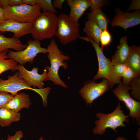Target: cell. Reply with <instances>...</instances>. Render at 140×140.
Instances as JSON below:
<instances>
[{"mask_svg": "<svg viewBox=\"0 0 140 140\" xmlns=\"http://www.w3.org/2000/svg\"><path fill=\"white\" fill-rule=\"evenodd\" d=\"M47 48V57L51 64L50 66H47L46 68L47 72V80L52 81L54 84L59 85L65 88L68 86L60 78L58 75V71L60 67H63L65 70L68 66L67 63L64 62L69 59V57L65 55L59 48L55 40L52 39Z\"/></svg>", "mask_w": 140, "mask_h": 140, "instance_id": "obj_1", "label": "cell"}, {"mask_svg": "<svg viewBox=\"0 0 140 140\" xmlns=\"http://www.w3.org/2000/svg\"><path fill=\"white\" fill-rule=\"evenodd\" d=\"M65 0H54L52 4L54 8L60 9H62V4Z\"/></svg>", "mask_w": 140, "mask_h": 140, "instance_id": "obj_32", "label": "cell"}, {"mask_svg": "<svg viewBox=\"0 0 140 140\" xmlns=\"http://www.w3.org/2000/svg\"><path fill=\"white\" fill-rule=\"evenodd\" d=\"M38 140H43V137H41Z\"/></svg>", "mask_w": 140, "mask_h": 140, "instance_id": "obj_39", "label": "cell"}, {"mask_svg": "<svg viewBox=\"0 0 140 140\" xmlns=\"http://www.w3.org/2000/svg\"><path fill=\"white\" fill-rule=\"evenodd\" d=\"M17 70L19 76L30 86L35 88L37 87L41 89L44 86V81L47 80V72L46 68L41 74L38 73V68L34 67L31 71L27 69L23 65H18Z\"/></svg>", "mask_w": 140, "mask_h": 140, "instance_id": "obj_11", "label": "cell"}, {"mask_svg": "<svg viewBox=\"0 0 140 140\" xmlns=\"http://www.w3.org/2000/svg\"><path fill=\"white\" fill-rule=\"evenodd\" d=\"M137 76L140 75H138L134 70L127 66L122 77V82L125 85L129 86V83L130 82Z\"/></svg>", "mask_w": 140, "mask_h": 140, "instance_id": "obj_25", "label": "cell"}, {"mask_svg": "<svg viewBox=\"0 0 140 140\" xmlns=\"http://www.w3.org/2000/svg\"><path fill=\"white\" fill-rule=\"evenodd\" d=\"M24 134L22 131L19 130L16 131L15 134L12 136H11L9 134L7 136V138L6 140H20L23 137ZM1 140H5L2 139Z\"/></svg>", "mask_w": 140, "mask_h": 140, "instance_id": "obj_30", "label": "cell"}, {"mask_svg": "<svg viewBox=\"0 0 140 140\" xmlns=\"http://www.w3.org/2000/svg\"><path fill=\"white\" fill-rule=\"evenodd\" d=\"M32 23H21L17 22L5 20L0 25V32H11L13 37L19 39L22 36L31 34Z\"/></svg>", "mask_w": 140, "mask_h": 140, "instance_id": "obj_13", "label": "cell"}, {"mask_svg": "<svg viewBox=\"0 0 140 140\" xmlns=\"http://www.w3.org/2000/svg\"><path fill=\"white\" fill-rule=\"evenodd\" d=\"M112 40L111 36L107 30V27L102 31L100 38L101 44V48L103 49L104 47L109 45Z\"/></svg>", "mask_w": 140, "mask_h": 140, "instance_id": "obj_26", "label": "cell"}, {"mask_svg": "<svg viewBox=\"0 0 140 140\" xmlns=\"http://www.w3.org/2000/svg\"><path fill=\"white\" fill-rule=\"evenodd\" d=\"M51 0H37V4L39 6L43 12H50L56 14L57 11L52 4Z\"/></svg>", "mask_w": 140, "mask_h": 140, "instance_id": "obj_24", "label": "cell"}, {"mask_svg": "<svg viewBox=\"0 0 140 140\" xmlns=\"http://www.w3.org/2000/svg\"><path fill=\"white\" fill-rule=\"evenodd\" d=\"M31 104L29 95L22 92L13 96L3 107L18 112L23 108L29 109Z\"/></svg>", "mask_w": 140, "mask_h": 140, "instance_id": "obj_15", "label": "cell"}, {"mask_svg": "<svg viewBox=\"0 0 140 140\" xmlns=\"http://www.w3.org/2000/svg\"><path fill=\"white\" fill-rule=\"evenodd\" d=\"M122 107L120 103L119 102L116 108L111 113L106 114L100 112L97 113L96 116L98 120L95 122V126L93 129V133L95 134L102 135L108 128H111L116 132V129L117 127H125L126 125L124 122H129V116L124 114L123 110L121 109Z\"/></svg>", "mask_w": 140, "mask_h": 140, "instance_id": "obj_2", "label": "cell"}, {"mask_svg": "<svg viewBox=\"0 0 140 140\" xmlns=\"http://www.w3.org/2000/svg\"><path fill=\"white\" fill-rule=\"evenodd\" d=\"M13 96L7 92L0 91V108L3 107Z\"/></svg>", "mask_w": 140, "mask_h": 140, "instance_id": "obj_29", "label": "cell"}, {"mask_svg": "<svg viewBox=\"0 0 140 140\" xmlns=\"http://www.w3.org/2000/svg\"><path fill=\"white\" fill-rule=\"evenodd\" d=\"M20 113L7 108H0V126L5 127L10 125L12 122L19 120Z\"/></svg>", "mask_w": 140, "mask_h": 140, "instance_id": "obj_18", "label": "cell"}, {"mask_svg": "<svg viewBox=\"0 0 140 140\" xmlns=\"http://www.w3.org/2000/svg\"><path fill=\"white\" fill-rule=\"evenodd\" d=\"M115 11L116 15L111 23L113 27L119 26L126 30L140 23V11L139 10L128 13L123 12L118 8H116Z\"/></svg>", "mask_w": 140, "mask_h": 140, "instance_id": "obj_12", "label": "cell"}, {"mask_svg": "<svg viewBox=\"0 0 140 140\" xmlns=\"http://www.w3.org/2000/svg\"><path fill=\"white\" fill-rule=\"evenodd\" d=\"M79 24L73 20L69 15L61 13L58 16L56 36L63 45L75 40L79 35Z\"/></svg>", "mask_w": 140, "mask_h": 140, "instance_id": "obj_7", "label": "cell"}, {"mask_svg": "<svg viewBox=\"0 0 140 140\" xmlns=\"http://www.w3.org/2000/svg\"><path fill=\"white\" fill-rule=\"evenodd\" d=\"M9 6V0H0V6L3 8Z\"/></svg>", "mask_w": 140, "mask_h": 140, "instance_id": "obj_36", "label": "cell"}, {"mask_svg": "<svg viewBox=\"0 0 140 140\" xmlns=\"http://www.w3.org/2000/svg\"><path fill=\"white\" fill-rule=\"evenodd\" d=\"M87 18L97 25L103 30L110 23V20L101 9H96L87 13Z\"/></svg>", "mask_w": 140, "mask_h": 140, "instance_id": "obj_19", "label": "cell"}, {"mask_svg": "<svg viewBox=\"0 0 140 140\" xmlns=\"http://www.w3.org/2000/svg\"><path fill=\"white\" fill-rule=\"evenodd\" d=\"M115 140H128L124 137L119 136L117 137Z\"/></svg>", "mask_w": 140, "mask_h": 140, "instance_id": "obj_38", "label": "cell"}, {"mask_svg": "<svg viewBox=\"0 0 140 140\" xmlns=\"http://www.w3.org/2000/svg\"><path fill=\"white\" fill-rule=\"evenodd\" d=\"M24 4L33 6L37 4V0H23Z\"/></svg>", "mask_w": 140, "mask_h": 140, "instance_id": "obj_34", "label": "cell"}, {"mask_svg": "<svg viewBox=\"0 0 140 140\" xmlns=\"http://www.w3.org/2000/svg\"><path fill=\"white\" fill-rule=\"evenodd\" d=\"M67 2L70 8L68 15L73 20L76 22H78L79 19L90 7L89 0H67Z\"/></svg>", "mask_w": 140, "mask_h": 140, "instance_id": "obj_16", "label": "cell"}, {"mask_svg": "<svg viewBox=\"0 0 140 140\" xmlns=\"http://www.w3.org/2000/svg\"><path fill=\"white\" fill-rule=\"evenodd\" d=\"M90 7V10L92 11L101 9L106 5L107 1L104 0H89Z\"/></svg>", "mask_w": 140, "mask_h": 140, "instance_id": "obj_28", "label": "cell"}, {"mask_svg": "<svg viewBox=\"0 0 140 140\" xmlns=\"http://www.w3.org/2000/svg\"><path fill=\"white\" fill-rule=\"evenodd\" d=\"M140 9V0H133L129 6L128 10H138Z\"/></svg>", "mask_w": 140, "mask_h": 140, "instance_id": "obj_31", "label": "cell"}, {"mask_svg": "<svg viewBox=\"0 0 140 140\" xmlns=\"http://www.w3.org/2000/svg\"><path fill=\"white\" fill-rule=\"evenodd\" d=\"M41 44L40 40L30 39L27 41V47L23 50L16 52L8 51L7 54L8 58L21 65H25L27 62L32 64L38 54L47 53V48L41 47Z\"/></svg>", "mask_w": 140, "mask_h": 140, "instance_id": "obj_8", "label": "cell"}, {"mask_svg": "<svg viewBox=\"0 0 140 140\" xmlns=\"http://www.w3.org/2000/svg\"><path fill=\"white\" fill-rule=\"evenodd\" d=\"M127 67V65L126 64H119L113 66L114 73L117 79L121 80Z\"/></svg>", "mask_w": 140, "mask_h": 140, "instance_id": "obj_27", "label": "cell"}, {"mask_svg": "<svg viewBox=\"0 0 140 140\" xmlns=\"http://www.w3.org/2000/svg\"><path fill=\"white\" fill-rule=\"evenodd\" d=\"M140 128H139L138 129L137 131V134L136 135V137L137 139L138 140H140Z\"/></svg>", "mask_w": 140, "mask_h": 140, "instance_id": "obj_37", "label": "cell"}, {"mask_svg": "<svg viewBox=\"0 0 140 140\" xmlns=\"http://www.w3.org/2000/svg\"><path fill=\"white\" fill-rule=\"evenodd\" d=\"M0 134H1V132H0Z\"/></svg>", "mask_w": 140, "mask_h": 140, "instance_id": "obj_40", "label": "cell"}, {"mask_svg": "<svg viewBox=\"0 0 140 140\" xmlns=\"http://www.w3.org/2000/svg\"><path fill=\"white\" fill-rule=\"evenodd\" d=\"M51 88L41 89L33 88L28 85L19 76L18 71L13 75L9 76L8 79L4 80L0 78V91L10 93L14 96L19 91L24 89L32 90L40 95L42 97L43 105L46 106L47 97Z\"/></svg>", "mask_w": 140, "mask_h": 140, "instance_id": "obj_6", "label": "cell"}, {"mask_svg": "<svg viewBox=\"0 0 140 140\" xmlns=\"http://www.w3.org/2000/svg\"><path fill=\"white\" fill-rule=\"evenodd\" d=\"M27 45L23 44L19 39L13 37L8 38L0 34V53L8 51L9 49L14 50L16 51H21L25 49Z\"/></svg>", "mask_w": 140, "mask_h": 140, "instance_id": "obj_17", "label": "cell"}, {"mask_svg": "<svg viewBox=\"0 0 140 140\" xmlns=\"http://www.w3.org/2000/svg\"><path fill=\"white\" fill-rule=\"evenodd\" d=\"M9 6H13L23 4V0H9Z\"/></svg>", "mask_w": 140, "mask_h": 140, "instance_id": "obj_33", "label": "cell"}, {"mask_svg": "<svg viewBox=\"0 0 140 140\" xmlns=\"http://www.w3.org/2000/svg\"><path fill=\"white\" fill-rule=\"evenodd\" d=\"M57 14L43 12L32 23L31 35L34 39H51L56 36L58 24Z\"/></svg>", "mask_w": 140, "mask_h": 140, "instance_id": "obj_3", "label": "cell"}, {"mask_svg": "<svg viewBox=\"0 0 140 140\" xmlns=\"http://www.w3.org/2000/svg\"><path fill=\"white\" fill-rule=\"evenodd\" d=\"M120 42L115 53L111 58V62L113 66L119 64H126L129 55L130 46L128 44L127 37H122Z\"/></svg>", "mask_w": 140, "mask_h": 140, "instance_id": "obj_14", "label": "cell"}, {"mask_svg": "<svg viewBox=\"0 0 140 140\" xmlns=\"http://www.w3.org/2000/svg\"><path fill=\"white\" fill-rule=\"evenodd\" d=\"M83 30L86 33L87 36L92 38L99 45L100 37L102 31L97 25L94 22L88 20L85 22Z\"/></svg>", "mask_w": 140, "mask_h": 140, "instance_id": "obj_21", "label": "cell"}, {"mask_svg": "<svg viewBox=\"0 0 140 140\" xmlns=\"http://www.w3.org/2000/svg\"><path fill=\"white\" fill-rule=\"evenodd\" d=\"M5 21L4 9L2 8L0 6V25Z\"/></svg>", "mask_w": 140, "mask_h": 140, "instance_id": "obj_35", "label": "cell"}, {"mask_svg": "<svg viewBox=\"0 0 140 140\" xmlns=\"http://www.w3.org/2000/svg\"><path fill=\"white\" fill-rule=\"evenodd\" d=\"M8 51L0 53V75L2 73L9 70L13 72L17 70V63L13 60L8 58L7 54Z\"/></svg>", "mask_w": 140, "mask_h": 140, "instance_id": "obj_22", "label": "cell"}, {"mask_svg": "<svg viewBox=\"0 0 140 140\" xmlns=\"http://www.w3.org/2000/svg\"><path fill=\"white\" fill-rule=\"evenodd\" d=\"M109 88L108 81L104 79L99 83L93 81H87L79 91L86 103L90 106L94 100L103 95Z\"/></svg>", "mask_w": 140, "mask_h": 140, "instance_id": "obj_10", "label": "cell"}, {"mask_svg": "<svg viewBox=\"0 0 140 140\" xmlns=\"http://www.w3.org/2000/svg\"><path fill=\"white\" fill-rule=\"evenodd\" d=\"M126 64L140 75V47L135 45L130 47V52Z\"/></svg>", "mask_w": 140, "mask_h": 140, "instance_id": "obj_20", "label": "cell"}, {"mask_svg": "<svg viewBox=\"0 0 140 140\" xmlns=\"http://www.w3.org/2000/svg\"><path fill=\"white\" fill-rule=\"evenodd\" d=\"M79 38L87 41L92 44L96 52L99 65V68L97 74L93 78V80L103 78L108 81L109 87L113 88L114 85L120 84L122 82L115 76L113 70V66L109 59L104 55L103 49L94 40L88 36L82 37L79 36Z\"/></svg>", "mask_w": 140, "mask_h": 140, "instance_id": "obj_4", "label": "cell"}, {"mask_svg": "<svg viewBox=\"0 0 140 140\" xmlns=\"http://www.w3.org/2000/svg\"><path fill=\"white\" fill-rule=\"evenodd\" d=\"M129 86L132 90L131 95L132 98L135 100H140V76H137L133 79L130 82Z\"/></svg>", "mask_w": 140, "mask_h": 140, "instance_id": "obj_23", "label": "cell"}, {"mask_svg": "<svg viewBox=\"0 0 140 140\" xmlns=\"http://www.w3.org/2000/svg\"><path fill=\"white\" fill-rule=\"evenodd\" d=\"M3 8L5 20H12L21 23H33L42 13L41 9L37 4L33 6L23 4Z\"/></svg>", "mask_w": 140, "mask_h": 140, "instance_id": "obj_5", "label": "cell"}, {"mask_svg": "<svg viewBox=\"0 0 140 140\" xmlns=\"http://www.w3.org/2000/svg\"><path fill=\"white\" fill-rule=\"evenodd\" d=\"M131 88L122 82L113 90V92L119 101L124 102L129 111V116L135 119L140 125V102L133 99L129 92Z\"/></svg>", "mask_w": 140, "mask_h": 140, "instance_id": "obj_9", "label": "cell"}]
</instances>
